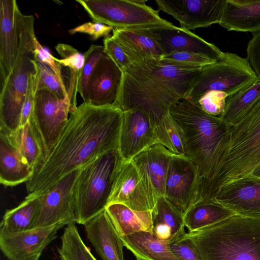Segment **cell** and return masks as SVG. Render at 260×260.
I'll return each mask as SVG.
<instances>
[{
	"label": "cell",
	"mask_w": 260,
	"mask_h": 260,
	"mask_svg": "<svg viewBox=\"0 0 260 260\" xmlns=\"http://www.w3.org/2000/svg\"><path fill=\"white\" fill-rule=\"evenodd\" d=\"M34 22L33 15H22L17 57L10 73L1 82L0 130L7 132L20 127L29 77L37 69Z\"/></svg>",
	"instance_id": "5b68a950"
},
{
	"label": "cell",
	"mask_w": 260,
	"mask_h": 260,
	"mask_svg": "<svg viewBox=\"0 0 260 260\" xmlns=\"http://www.w3.org/2000/svg\"><path fill=\"white\" fill-rule=\"evenodd\" d=\"M185 236L201 260H260V219L236 214Z\"/></svg>",
	"instance_id": "277c9868"
},
{
	"label": "cell",
	"mask_w": 260,
	"mask_h": 260,
	"mask_svg": "<svg viewBox=\"0 0 260 260\" xmlns=\"http://www.w3.org/2000/svg\"><path fill=\"white\" fill-rule=\"evenodd\" d=\"M120 238L137 260H180L171 250L170 241L160 240L152 232L141 231Z\"/></svg>",
	"instance_id": "83f0119b"
},
{
	"label": "cell",
	"mask_w": 260,
	"mask_h": 260,
	"mask_svg": "<svg viewBox=\"0 0 260 260\" xmlns=\"http://www.w3.org/2000/svg\"><path fill=\"white\" fill-rule=\"evenodd\" d=\"M201 69H186L160 62L155 65L133 64L123 72L115 105L123 111H142L155 125L169 113L172 105L186 98Z\"/></svg>",
	"instance_id": "7a4b0ae2"
},
{
	"label": "cell",
	"mask_w": 260,
	"mask_h": 260,
	"mask_svg": "<svg viewBox=\"0 0 260 260\" xmlns=\"http://www.w3.org/2000/svg\"><path fill=\"white\" fill-rule=\"evenodd\" d=\"M72 109L68 95L60 99L48 90L37 91L34 116L48 154L64 129Z\"/></svg>",
	"instance_id": "4fadbf2b"
},
{
	"label": "cell",
	"mask_w": 260,
	"mask_h": 260,
	"mask_svg": "<svg viewBox=\"0 0 260 260\" xmlns=\"http://www.w3.org/2000/svg\"><path fill=\"white\" fill-rule=\"evenodd\" d=\"M246 54L252 69L257 78L260 77V31L253 34L247 44Z\"/></svg>",
	"instance_id": "ee69618b"
},
{
	"label": "cell",
	"mask_w": 260,
	"mask_h": 260,
	"mask_svg": "<svg viewBox=\"0 0 260 260\" xmlns=\"http://www.w3.org/2000/svg\"><path fill=\"white\" fill-rule=\"evenodd\" d=\"M169 113L183 131L185 156L198 168L201 198L223 162L230 143L231 126L186 98L172 105Z\"/></svg>",
	"instance_id": "3957f363"
},
{
	"label": "cell",
	"mask_w": 260,
	"mask_h": 260,
	"mask_svg": "<svg viewBox=\"0 0 260 260\" xmlns=\"http://www.w3.org/2000/svg\"><path fill=\"white\" fill-rule=\"evenodd\" d=\"M159 10L171 15L187 29L206 27L221 21L226 0H155Z\"/></svg>",
	"instance_id": "5bb4252c"
},
{
	"label": "cell",
	"mask_w": 260,
	"mask_h": 260,
	"mask_svg": "<svg viewBox=\"0 0 260 260\" xmlns=\"http://www.w3.org/2000/svg\"><path fill=\"white\" fill-rule=\"evenodd\" d=\"M81 169L68 174L39 196L40 206L35 228L76 223L75 187Z\"/></svg>",
	"instance_id": "30bf717a"
},
{
	"label": "cell",
	"mask_w": 260,
	"mask_h": 260,
	"mask_svg": "<svg viewBox=\"0 0 260 260\" xmlns=\"http://www.w3.org/2000/svg\"><path fill=\"white\" fill-rule=\"evenodd\" d=\"M218 24L228 31H260V0H226Z\"/></svg>",
	"instance_id": "d4e9b609"
},
{
	"label": "cell",
	"mask_w": 260,
	"mask_h": 260,
	"mask_svg": "<svg viewBox=\"0 0 260 260\" xmlns=\"http://www.w3.org/2000/svg\"><path fill=\"white\" fill-rule=\"evenodd\" d=\"M91 19L114 28L173 26L144 0H77Z\"/></svg>",
	"instance_id": "9c48e42d"
},
{
	"label": "cell",
	"mask_w": 260,
	"mask_h": 260,
	"mask_svg": "<svg viewBox=\"0 0 260 260\" xmlns=\"http://www.w3.org/2000/svg\"><path fill=\"white\" fill-rule=\"evenodd\" d=\"M123 112L118 150L124 160H131L150 146L157 143L155 125L140 110Z\"/></svg>",
	"instance_id": "e0dca14e"
},
{
	"label": "cell",
	"mask_w": 260,
	"mask_h": 260,
	"mask_svg": "<svg viewBox=\"0 0 260 260\" xmlns=\"http://www.w3.org/2000/svg\"><path fill=\"white\" fill-rule=\"evenodd\" d=\"M158 198L133 161L123 160L108 205L119 203L134 210L151 211Z\"/></svg>",
	"instance_id": "7c38bea8"
},
{
	"label": "cell",
	"mask_w": 260,
	"mask_h": 260,
	"mask_svg": "<svg viewBox=\"0 0 260 260\" xmlns=\"http://www.w3.org/2000/svg\"><path fill=\"white\" fill-rule=\"evenodd\" d=\"M112 32L133 64H157L164 55L149 28H114Z\"/></svg>",
	"instance_id": "44dd1931"
},
{
	"label": "cell",
	"mask_w": 260,
	"mask_h": 260,
	"mask_svg": "<svg viewBox=\"0 0 260 260\" xmlns=\"http://www.w3.org/2000/svg\"><path fill=\"white\" fill-rule=\"evenodd\" d=\"M34 171L23 160L7 135L0 131V182L14 186L28 181Z\"/></svg>",
	"instance_id": "4316f807"
},
{
	"label": "cell",
	"mask_w": 260,
	"mask_h": 260,
	"mask_svg": "<svg viewBox=\"0 0 260 260\" xmlns=\"http://www.w3.org/2000/svg\"><path fill=\"white\" fill-rule=\"evenodd\" d=\"M260 162V96L240 121L231 127V140L223 162L207 191L214 196L223 185L250 175Z\"/></svg>",
	"instance_id": "8992f818"
},
{
	"label": "cell",
	"mask_w": 260,
	"mask_h": 260,
	"mask_svg": "<svg viewBox=\"0 0 260 260\" xmlns=\"http://www.w3.org/2000/svg\"><path fill=\"white\" fill-rule=\"evenodd\" d=\"M22 15L15 0L0 1L1 82L10 73L17 57Z\"/></svg>",
	"instance_id": "d6986e66"
},
{
	"label": "cell",
	"mask_w": 260,
	"mask_h": 260,
	"mask_svg": "<svg viewBox=\"0 0 260 260\" xmlns=\"http://www.w3.org/2000/svg\"><path fill=\"white\" fill-rule=\"evenodd\" d=\"M151 217L152 233L160 240L171 242L186 234L183 213L164 196L158 198Z\"/></svg>",
	"instance_id": "484cf974"
},
{
	"label": "cell",
	"mask_w": 260,
	"mask_h": 260,
	"mask_svg": "<svg viewBox=\"0 0 260 260\" xmlns=\"http://www.w3.org/2000/svg\"><path fill=\"white\" fill-rule=\"evenodd\" d=\"M23 161L35 172L45 161L48 152L34 114L29 121L14 132L3 130Z\"/></svg>",
	"instance_id": "cb8c5ba5"
},
{
	"label": "cell",
	"mask_w": 260,
	"mask_h": 260,
	"mask_svg": "<svg viewBox=\"0 0 260 260\" xmlns=\"http://www.w3.org/2000/svg\"><path fill=\"white\" fill-rule=\"evenodd\" d=\"M173 155L164 146L155 143L132 159L158 198L164 196L166 177Z\"/></svg>",
	"instance_id": "603a6c76"
},
{
	"label": "cell",
	"mask_w": 260,
	"mask_h": 260,
	"mask_svg": "<svg viewBox=\"0 0 260 260\" xmlns=\"http://www.w3.org/2000/svg\"><path fill=\"white\" fill-rule=\"evenodd\" d=\"M228 97L225 92L212 91L204 95L197 105L207 113L220 117L224 111Z\"/></svg>",
	"instance_id": "f35d334b"
},
{
	"label": "cell",
	"mask_w": 260,
	"mask_h": 260,
	"mask_svg": "<svg viewBox=\"0 0 260 260\" xmlns=\"http://www.w3.org/2000/svg\"><path fill=\"white\" fill-rule=\"evenodd\" d=\"M157 143L174 155L185 156V143L183 131L169 113L165 114L155 124Z\"/></svg>",
	"instance_id": "836d02e7"
},
{
	"label": "cell",
	"mask_w": 260,
	"mask_h": 260,
	"mask_svg": "<svg viewBox=\"0 0 260 260\" xmlns=\"http://www.w3.org/2000/svg\"><path fill=\"white\" fill-rule=\"evenodd\" d=\"M236 215L233 211L212 199H201L192 205L183 214L184 222L188 232L210 226Z\"/></svg>",
	"instance_id": "f546056e"
},
{
	"label": "cell",
	"mask_w": 260,
	"mask_h": 260,
	"mask_svg": "<svg viewBox=\"0 0 260 260\" xmlns=\"http://www.w3.org/2000/svg\"><path fill=\"white\" fill-rule=\"evenodd\" d=\"M35 51L37 59L53 71L59 80L64 91L68 94L67 88L61 74L62 66L55 60L54 56L51 54L49 50L41 45L37 38L35 39Z\"/></svg>",
	"instance_id": "7bdbcfd3"
},
{
	"label": "cell",
	"mask_w": 260,
	"mask_h": 260,
	"mask_svg": "<svg viewBox=\"0 0 260 260\" xmlns=\"http://www.w3.org/2000/svg\"><path fill=\"white\" fill-rule=\"evenodd\" d=\"M201 179L193 161L184 155H173L166 177L164 197L184 213L199 201Z\"/></svg>",
	"instance_id": "8fae6325"
},
{
	"label": "cell",
	"mask_w": 260,
	"mask_h": 260,
	"mask_svg": "<svg viewBox=\"0 0 260 260\" xmlns=\"http://www.w3.org/2000/svg\"><path fill=\"white\" fill-rule=\"evenodd\" d=\"M84 225L88 240L103 260H124L123 243L106 209Z\"/></svg>",
	"instance_id": "7402d4cb"
},
{
	"label": "cell",
	"mask_w": 260,
	"mask_h": 260,
	"mask_svg": "<svg viewBox=\"0 0 260 260\" xmlns=\"http://www.w3.org/2000/svg\"><path fill=\"white\" fill-rule=\"evenodd\" d=\"M170 247L180 260H201L192 242L185 235L171 241Z\"/></svg>",
	"instance_id": "60d3db41"
},
{
	"label": "cell",
	"mask_w": 260,
	"mask_h": 260,
	"mask_svg": "<svg viewBox=\"0 0 260 260\" xmlns=\"http://www.w3.org/2000/svg\"><path fill=\"white\" fill-rule=\"evenodd\" d=\"M122 75L120 68L105 54L89 79L83 102L96 106L115 105Z\"/></svg>",
	"instance_id": "ffe728a7"
},
{
	"label": "cell",
	"mask_w": 260,
	"mask_h": 260,
	"mask_svg": "<svg viewBox=\"0 0 260 260\" xmlns=\"http://www.w3.org/2000/svg\"><path fill=\"white\" fill-rule=\"evenodd\" d=\"M123 114L116 105L83 102L72 109L56 144L26 182L27 196H40L71 172L118 149Z\"/></svg>",
	"instance_id": "6da1fadb"
},
{
	"label": "cell",
	"mask_w": 260,
	"mask_h": 260,
	"mask_svg": "<svg viewBox=\"0 0 260 260\" xmlns=\"http://www.w3.org/2000/svg\"><path fill=\"white\" fill-rule=\"evenodd\" d=\"M105 209L120 237L141 231L152 233L151 211L134 210L119 203L110 204Z\"/></svg>",
	"instance_id": "f1b7e54d"
},
{
	"label": "cell",
	"mask_w": 260,
	"mask_h": 260,
	"mask_svg": "<svg viewBox=\"0 0 260 260\" xmlns=\"http://www.w3.org/2000/svg\"><path fill=\"white\" fill-rule=\"evenodd\" d=\"M260 96V78L252 85L227 98L220 118L230 126L238 123L251 105Z\"/></svg>",
	"instance_id": "d6a6232c"
},
{
	"label": "cell",
	"mask_w": 260,
	"mask_h": 260,
	"mask_svg": "<svg viewBox=\"0 0 260 260\" xmlns=\"http://www.w3.org/2000/svg\"><path fill=\"white\" fill-rule=\"evenodd\" d=\"M149 30L165 54L174 52H190L206 55L216 61L222 59L225 52L189 30L181 27L158 26Z\"/></svg>",
	"instance_id": "ac0fdd59"
},
{
	"label": "cell",
	"mask_w": 260,
	"mask_h": 260,
	"mask_svg": "<svg viewBox=\"0 0 260 260\" xmlns=\"http://www.w3.org/2000/svg\"><path fill=\"white\" fill-rule=\"evenodd\" d=\"M38 71V90H47L60 99L64 98L68 94L63 90L56 74L47 66L37 60Z\"/></svg>",
	"instance_id": "74e56055"
},
{
	"label": "cell",
	"mask_w": 260,
	"mask_h": 260,
	"mask_svg": "<svg viewBox=\"0 0 260 260\" xmlns=\"http://www.w3.org/2000/svg\"><path fill=\"white\" fill-rule=\"evenodd\" d=\"M211 199L237 215L260 219V177L250 175L233 181Z\"/></svg>",
	"instance_id": "2e32d148"
},
{
	"label": "cell",
	"mask_w": 260,
	"mask_h": 260,
	"mask_svg": "<svg viewBox=\"0 0 260 260\" xmlns=\"http://www.w3.org/2000/svg\"><path fill=\"white\" fill-rule=\"evenodd\" d=\"M257 79L246 58L225 52L222 59L201 69L186 99L197 104L212 91L225 92L229 97L249 87Z\"/></svg>",
	"instance_id": "ba28073f"
},
{
	"label": "cell",
	"mask_w": 260,
	"mask_h": 260,
	"mask_svg": "<svg viewBox=\"0 0 260 260\" xmlns=\"http://www.w3.org/2000/svg\"><path fill=\"white\" fill-rule=\"evenodd\" d=\"M57 250L60 260H97L83 242L75 223L67 225Z\"/></svg>",
	"instance_id": "e575fe53"
},
{
	"label": "cell",
	"mask_w": 260,
	"mask_h": 260,
	"mask_svg": "<svg viewBox=\"0 0 260 260\" xmlns=\"http://www.w3.org/2000/svg\"><path fill=\"white\" fill-rule=\"evenodd\" d=\"M106 54L103 46L92 44L84 53V64L79 82L78 92L85 101L89 79L99 60Z\"/></svg>",
	"instance_id": "8d00e7d4"
},
{
	"label": "cell",
	"mask_w": 260,
	"mask_h": 260,
	"mask_svg": "<svg viewBox=\"0 0 260 260\" xmlns=\"http://www.w3.org/2000/svg\"><path fill=\"white\" fill-rule=\"evenodd\" d=\"M217 61L203 54L190 52H174L165 54L160 63L180 68L199 69Z\"/></svg>",
	"instance_id": "d590c367"
},
{
	"label": "cell",
	"mask_w": 260,
	"mask_h": 260,
	"mask_svg": "<svg viewBox=\"0 0 260 260\" xmlns=\"http://www.w3.org/2000/svg\"><path fill=\"white\" fill-rule=\"evenodd\" d=\"M40 206V197L26 196L17 207L7 210L3 215L0 229L17 233L33 229Z\"/></svg>",
	"instance_id": "4dcf8cb0"
},
{
	"label": "cell",
	"mask_w": 260,
	"mask_h": 260,
	"mask_svg": "<svg viewBox=\"0 0 260 260\" xmlns=\"http://www.w3.org/2000/svg\"><path fill=\"white\" fill-rule=\"evenodd\" d=\"M61 59L54 57L55 61L62 67L69 69L70 78L67 89L68 96L71 101L73 109L77 107L76 96L80 79L84 64V56L71 45L58 43L55 47Z\"/></svg>",
	"instance_id": "1f68e13d"
},
{
	"label": "cell",
	"mask_w": 260,
	"mask_h": 260,
	"mask_svg": "<svg viewBox=\"0 0 260 260\" xmlns=\"http://www.w3.org/2000/svg\"><path fill=\"white\" fill-rule=\"evenodd\" d=\"M64 226L56 224L26 231L9 233L0 229V248L10 260H39L43 250Z\"/></svg>",
	"instance_id": "9a60e30c"
},
{
	"label": "cell",
	"mask_w": 260,
	"mask_h": 260,
	"mask_svg": "<svg viewBox=\"0 0 260 260\" xmlns=\"http://www.w3.org/2000/svg\"><path fill=\"white\" fill-rule=\"evenodd\" d=\"M123 161L118 149H115L81 169L75 187L76 223L84 225L105 210Z\"/></svg>",
	"instance_id": "52a82bcc"
},
{
	"label": "cell",
	"mask_w": 260,
	"mask_h": 260,
	"mask_svg": "<svg viewBox=\"0 0 260 260\" xmlns=\"http://www.w3.org/2000/svg\"><path fill=\"white\" fill-rule=\"evenodd\" d=\"M103 47L105 53L116 63L122 72H125L133 64L122 47L112 36L104 38Z\"/></svg>",
	"instance_id": "ab89813d"
},
{
	"label": "cell",
	"mask_w": 260,
	"mask_h": 260,
	"mask_svg": "<svg viewBox=\"0 0 260 260\" xmlns=\"http://www.w3.org/2000/svg\"><path fill=\"white\" fill-rule=\"evenodd\" d=\"M114 28L111 26L99 22H88L82 23L69 30V33L73 35L76 33L86 34L89 35L92 40L95 41L102 37L110 36V33Z\"/></svg>",
	"instance_id": "b9f144b4"
},
{
	"label": "cell",
	"mask_w": 260,
	"mask_h": 260,
	"mask_svg": "<svg viewBox=\"0 0 260 260\" xmlns=\"http://www.w3.org/2000/svg\"><path fill=\"white\" fill-rule=\"evenodd\" d=\"M251 175L260 177V162L252 171Z\"/></svg>",
	"instance_id": "f6af8a7d"
}]
</instances>
